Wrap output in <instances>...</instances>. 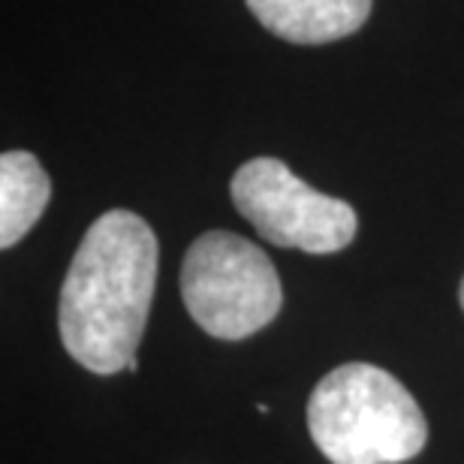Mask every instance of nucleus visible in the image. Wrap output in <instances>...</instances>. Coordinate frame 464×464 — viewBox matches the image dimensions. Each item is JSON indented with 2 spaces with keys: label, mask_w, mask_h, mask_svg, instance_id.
Instances as JSON below:
<instances>
[{
  "label": "nucleus",
  "mask_w": 464,
  "mask_h": 464,
  "mask_svg": "<svg viewBox=\"0 0 464 464\" xmlns=\"http://www.w3.org/2000/svg\"><path fill=\"white\" fill-rule=\"evenodd\" d=\"M229 193L241 218L277 247L338 254L356 238V211L347 202L314 190L277 157H254L238 166Z\"/></svg>",
  "instance_id": "obj_4"
},
{
  "label": "nucleus",
  "mask_w": 464,
  "mask_h": 464,
  "mask_svg": "<svg viewBox=\"0 0 464 464\" xmlns=\"http://www.w3.org/2000/svg\"><path fill=\"white\" fill-rule=\"evenodd\" d=\"M157 236L133 211L100 215L79 241L58 299L63 347L94 374L136 362L157 290Z\"/></svg>",
  "instance_id": "obj_1"
},
{
  "label": "nucleus",
  "mask_w": 464,
  "mask_h": 464,
  "mask_svg": "<svg viewBox=\"0 0 464 464\" xmlns=\"http://www.w3.org/2000/svg\"><path fill=\"white\" fill-rule=\"evenodd\" d=\"M459 299H461V308H464V277H461V290H459Z\"/></svg>",
  "instance_id": "obj_7"
},
{
  "label": "nucleus",
  "mask_w": 464,
  "mask_h": 464,
  "mask_svg": "<svg viewBox=\"0 0 464 464\" xmlns=\"http://www.w3.org/2000/svg\"><path fill=\"white\" fill-rule=\"evenodd\" d=\"M308 431L332 464H401L429 443V422L407 386L368 362L329 371L308 398Z\"/></svg>",
  "instance_id": "obj_2"
},
{
  "label": "nucleus",
  "mask_w": 464,
  "mask_h": 464,
  "mask_svg": "<svg viewBox=\"0 0 464 464\" xmlns=\"http://www.w3.org/2000/svg\"><path fill=\"white\" fill-rule=\"evenodd\" d=\"M52 181L34 154L4 151L0 157V247L18 245L43 218Z\"/></svg>",
  "instance_id": "obj_6"
},
{
  "label": "nucleus",
  "mask_w": 464,
  "mask_h": 464,
  "mask_svg": "<svg viewBox=\"0 0 464 464\" xmlns=\"http://www.w3.org/2000/svg\"><path fill=\"white\" fill-rule=\"evenodd\" d=\"M374 0H247V9L275 36L295 45H323L356 34Z\"/></svg>",
  "instance_id": "obj_5"
},
{
  "label": "nucleus",
  "mask_w": 464,
  "mask_h": 464,
  "mask_svg": "<svg viewBox=\"0 0 464 464\" xmlns=\"http://www.w3.org/2000/svg\"><path fill=\"white\" fill-rule=\"evenodd\" d=\"M181 299L206 335L241 341L281 314L284 290L263 247L236 232L211 229L188 247Z\"/></svg>",
  "instance_id": "obj_3"
}]
</instances>
